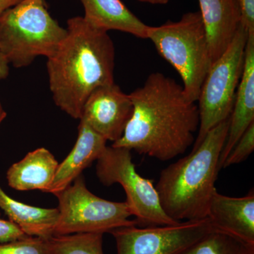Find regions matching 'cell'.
Segmentation results:
<instances>
[{"label": "cell", "mask_w": 254, "mask_h": 254, "mask_svg": "<svg viewBox=\"0 0 254 254\" xmlns=\"http://www.w3.org/2000/svg\"><path fill=\"white\" fill-rule=\"evenodd\" d=\"M49 240L54 254H105L102 233L57 235Z\"/></svg>", "instance_id": "obj_19"}, {"label": "cell", "mask_w": 254, "mask_h": 254, "mask_svg": "<svg viewBox=\"0 0 254 254\" xmlns=\"http://www.w3.org/2000/svg\"><path fill=\"white\" fill-rule=\"evenodd\" d=\"M248 36L241 22L231 43L209 69L197 100L200 123L192 150L199 146L212 128L231 115L245 66Z\"/></svg>", "instance_id": "obj_6"}, {"label": "cell", "mask_w": 254, "mask_h": 254, "mask_svg": "<svg viewBox=\"0 0 254 254\" xmlns=\"http://www.w3.org/2000/svg\"><path fill=\"white\" fill-rule=\"evenodd\" d=\"M0 209L27 236H53L59 213L58 208H39L21 203L9 196L0 185Z\"/></svg>", "instance_id": "obj_17"}, {"label": "cell", "mask_w": 254, "mask_h": 254, "mask_svg": "<svg viewBox=\"0 0 254 254\" xmlns=\"http://www.w3.org/2000/svg\"><path fill=\"white\" fill-rule=\"evenodd\" d=\"M180 254H254V245L214 230Z\"/></svg>", "instance_id": "obj_18"}, {"label": "cell", "mask_w": 254, "mask_h": 254, "mask_svg": "<svg viewBox=\"0 0 254 254\" xmlns=\"http://www.w3.org/2000/svg\"><path fill=\"white\" fill-rule=\"evenodd\" d=\"M28 237L22 230L9 220L1 218L0 214V243L11 242Z\"/></svg>", "instance_id": "obj_22"}, {"label": "cell", "mask_w": 254, "mask_h": 254, "mask_svg": "<svg viewBox=\"0 0 254 254\" xmlns=\"http://www.w3.org/2000/svg\"><path fill=\"white\" fill-rule=\"evenodd\" d=\"M66 35L43 0H23L0 16V52L15 68L26 67L38 57L50 58Z\"/></svg>", "instance_id": "obj_5"}, {"label": "cell", "mask_w": 254, "mask_h": 254, "mask_svg": "<svg viewBox=\"0 0 254 254\" xmlns=\"http://www.w3.org/2000/svg\"><path fill=\"white\" fill-rule=\"evenodd\" d=\"M96 175L105 187L122 185L127 195L125 202L138 225L148 227L180 222L170 218L162 208L153 180L137 173L131 150L106 147L97 160Z\"/></svg>", "instance_id": "obj_8"}, {"label": "cell", "mask_w": 254, "mask_h": 254, "mask_svg": "<svg viewBox=\"0 0 254 254\" xmlns=\"http://www.w3.org/2000/svg\"><path fill=\"white\" fill-rule=\"evenodd\" d=\"M215 230L208 218L144 228L136 225L110 232L118 254H180Z\"/></svg>", "instance_id": "obj_9"}, {"label": "cell", "mask_w": 254, "mask_h": 254, "mask_svg": "<svg viewBox=\"0 0 254 254\" xmlns=\"http://www.w3.org/2000/svg\"><path fill=\"white\" fill-rule=\"evenodd\" d=\"M84 7L83 18L95 28L129 33L147 39L148 26L125 6L121 0H80Z\"/></svg>", "instance_id": "obj_16"}, {"label": "cell", "mask_w": 254, "mask_h": 254, "mask_svg": "<svg viewBox=\"0 0 254 254\" xmlns=\"http://www.w3.org/2000/svg\"><path fill=\"white\" fill-rule=\"evenodd\" d=\"M128 95L133 114L123 136L111 146L168 161L194 143L200 123L198 105L187 98L175 79L152 73L143 86Z\"/></svg>", "instance_id": "obj_1"}, {"label": "cell", "mask_w": 254, "mask_h": 254, "mask_svg": "<svg viewBox=\"0 0 254 254\" xmlns=\"http://www.w3.org/2000/svg\"><path fill=\"white\" fill-rule=\"evenodd\" d=\"M106 143L103 136L80 120L77 140L67 156L59 163L49 193L55 195L70 186L85 169L103 154Z\"/></svg>", "instance_id": "obj_13"}, {"label": "cell", "mask_w": 254, "mask_h": 254, "mask_svg": "<svg viewBox=\"0 0 254 254\" xmlns=\"http://www.w3.org/2000/svg\"><path fill=\"white\" fill-rule=\"evenodd\" d=\"M215 230L254 245V193L234 198L214 192L208 217Z\"/></svg>", "instance_id": "obj_11"}, {"label": "cell", "mask_w": 254, "mask_h": 254, "mask_svg": "<svg viewBox=\"0 0 254 254\" xmlns=\"http://www.w3.org/2000/svg\"><path fill=\"white\" fill-rule=\"evenodd\" d=\"M23 0H0V16L6 10L21 2Z\"/></svg>", "instance_id": "obj_25"}, {"label": "cell", "mask_w": 254, "mask_h": 254, "mask_svg": "<svg viewBox=\"0 0 254 254\" xmlns=\"http://www.w3.org/2000/svg\"><path fill=\"white\" fill-rule=\"evenodd\" d=\"M133 110L129 95L114 83L92 92L83 106L80 120L88 124L107 141L114 143L123 136Z\"/></svg>", "instance_id": "obj_10"}, {"label": "cell", "mask_w": 254, "mask_h": 254, "mask_svg": "<svg viewBox=\"0 0 254 254\" xmlns=\"http://www.w3.org/2000/svg\"><path fill=\"white\" fill-rule=\"evenodd\" d=\"M147 39L181 76L185 94L195 103L212 65L208 36L200 11L188 12L178 21L148 26Z\"/></svg>", "instance_id": "obj_4"}, {"label": "cell", "mask_w": 254, "mask_h": 254, "mask_svg": "<svg viewBox=\"0 0 254 254\" xmlns=\"http://www.w3.org/2000/svg\"><path fill=\"white\" fill-rule=\"evenodd\" d=\"M0 254H54L49 238L26 237L0 243Z\"/></svg>", "instance_id": "obj_20"}, {"label": "cell", "mask_w": 254, "mask_h": 254, "mask_svg": "<svg viewBox=\"0 0 254 254\" xmlns=\"http://www.w3.org/2000/svg\"><path fill=\"white\" fill-rule=\"evenodd\" d=\"M254 150V123L252 124L243 133L236 144L227 155L222 168L242 163L248 158Z\"/></svg>", "instance_id": "obj_21"}, {"label": "cell", "mask_w": 254, "mask_h": 254, "mask_svg": "<svg viewBox=\"0 0 254 254\" xmlns=\"http://www.w3.org/2000/svg\"><path fill=\"white\" fill-rule=\"evenodd\" d=\"M254 123V34H249L245 50L243 73L236 93L225 145L222 148L219 169L238 140Z\"/></svg>", "instance_id": "obj_12"}, {"label": "cell", "mask_w": 254, "mask_h": 254, "mask_svg": "<svg viewBox=\"0 0 254 254\" xmlns=\"http://www.w3.org/2000/svg\"><path fill=\"white\" fill-rule=\"evenodd\" d=\"M58 165L50 150L38 148L8 169V185L17 190H40L49 193Z\"/></svg>", "instance_id": "obj_15"}, {"label": "cell", "mask_w": 254, "mask_h": 254, "mask_svg": "<svg viewBox=\"0 0 254 254\" xmlns=\"http://www.w3.org/2000/svg\"><path fill=\"white\" fill-rule=\"evenodd\" d=\"M9 64L0 52V80L6 79L9 76Z\"/></svg>", "instance_id": "obj_24"}, {"label": "cell", "mask_w": 254, "mask_h": 254, "mask_svg": "<svg viewBox=\"0 0 254 254\" xmlns=\"http://www.w3.org/2000/svg\"><path fill=\"white\" fill-rule=\"evenodd\" d=\"M212 64L225 51L241 23L237 0H198Z\"/></svg>", "instance_id": "obj_14"}, {"label": "cell", "mask_w": 254, "mask_h": 254, "mask_svg": "<svg viewBox=\"0 0 254 254\" xmlns=\"http://www.w3.org/2000/svg\"><path fill=\"white\" fill-rule=\"evenodd\" d=\"M138 1L151 4H166L170 0H138Z\"/></svg>", "instance_id": "obj_26"}, {"label": "cell", "mask_w": 254, "mask_h": 254, "mask_svg": "<svg viewBox=\"0 0 254 254\" xmlns=\"http://www.w3.org/2000/svg\"><path fill=\"white\" fill-rule=\"evenodd\" d=\"M229 125L230 118L212 128L196 149L160 173L155 187L170 218L177 222L208 218Z\"/></svg>", "instance_id": "obj_3"}, {"label": "cell", "mask_w": 254, "mask_h": 254, "mask_svg": "<svg viewBox=\"0 0 254 254\" xmlns=\"http://www.w3.org/2000/svg\"><path fill=\"white\" fill-rule=\"evenodd\" d=\"M6 117V113L5 111L4 108H3L2 105H1V102H0V125L1 123L4 121L5 118Z\"/></svg>", "instance_id": "obj_27"}, {"label": "cell", "mask_w": 254, "mask_h": 254, "mask_svg": "<svg viewBox=\"0 0 254 254\" xmlns=\"http://www.w3.org/2000/svg\"><path fill=\"white\" fill-rule=\"evenodd\" d=\"M55 196L59 213L53 236L110 233L120 227L138 225L136 220L128 219L132 215L126 202L110 201L93 194L81 175Z\"/></svg>", "instance_id": "obj_7"}, {"label": "cell", "mask_w": 254, "mask_h": 254, "mask_svg": "<svg viewBox=\"0 0 254 254\" xmlns=\"http://www.w3.org/2000/svg\"><path fill=\"white\" fill-rule=\"evenodd\" d=\"M66 29L59 48L47 58V70L55 105L80 120L92 92L115 83V46L108 32L82 16L69 18Z\"/></svg>", "instance_id": "obj_2"}, {"label": "cell", "mask_w": 254, "mask_h": 254, "mask_svg": "<svg viewBox=\"0 0 254 254\" xmlns=\"http://www.w3.org/2000/svg\"><path fill=\"white\" fill-rule=\"evenodd\" d=\"M240 6L241 22L249 34H254V0H237Z\"/></svg>", "instance_id": "obj_23"}]
</instances>
